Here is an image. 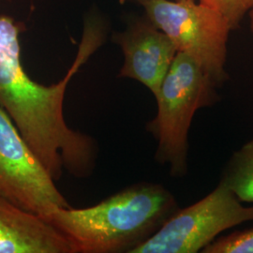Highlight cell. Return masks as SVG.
Returning a JSON list of instances; mask_svg holds the SVG:
<instances>
[{
	"instance_id": "obj_1",
	"label": "cell",
	"mask_w": 253,
	"mask_h": 253,
	"mask_svg": "<svg viewBox=\"0 0 253 253\" xmlns=\"http://www.w3.org/2000/svg\"><path fill=\"white\" fill-rule=\"evenodd\" d=\"M20 32L13 19L0 16V108L7 113L54 181L64 171L86 177L96 165L97 144L91 136L67 125L64 98L73 75L103 43L104 28L97 22H85L73 66L61 81L52 85L37 83L25 71Z\"/></svg>"
},
{
	"instance_id": "obj_2",
	"label": "cell",
	"mask_w": 253,
	"mask_h": 253,
	"mask_svg": "<svg viewBox=\"0 0 253 253\" xmlns=\"http://www.w3.org/2000/svg\"><path fill=\"white\" fill-rule=\"evenodd\" d=\"M179 208L163 185L140 182L90 208H59L42 218L72 242L76 253H129Z\"/></svg>"
},
{
	"instance_id": "obj_3",
	"label": "cell",
	"mask_w": 253,
	"mask_h": 253,
	"mask_svg": "<svg viewBox=\"0 0 253 253\" xmlns=\"http://www.w3.org/2000/svg\"><path fill=\"white\" fill-rule=\"evenodd\" d=\"M217 86L189 54L177 52L155 99L158 112L146 125L158 142L156 162L167 165L173 177L187 175L189 131L195 113L212 107Z\"/></svg>"
},
{
	"instance_id": "obj_4",
	"label": "cell",
	"mask_w": 253,
	"mask_h": 253,
	"mask_svg": "<svg viewBox=\"0 0 253 253\" xmlns=\"http://www.w3.org/2000/svg\"><path fill=\"white\" fill-rule=\"evenodd\" d=\"M146 18L189 54L217 86L229 76L227 42L232 27L215 9L194 0H139Z\"/></svg>"
},
{
	"instance_id": "obj_5",
	"label": "cell",
	"mask_w": 253,
	"mask_h": 253,
	"mask_svg": "<svg viewBox=\"0 0 253 253\" xmlns=\"http://www.w3.org/2000/svg\"><path fill=\"white\" fill-rule=\"evenodd\" d=\"M253 220V206L245 207L222 183L188 208H179L144 243L129 253H196L228 229Z\"/></svg>"
},
{
	"instance_id": "obj_6",
	"label": "cell",
	"mask_w": 253,
	"mask_h": 253,
	"mask_svg": "<svg viewBox=\"0 0 253 253\" xmlns=\"http://www.w3.org/2000/svg\"><path fill=\"white\" fill-rule=\"evenodd\" d=\"M7 113L0 108V197L43 217L71 206Z\"/></svg>"
},
{
	"instance_id": "obj_7",
	"label": "cell",
	"mask_w": 253,
	"mask_h": 253,
	"mask_svg": "<svg viewBox=\"0 0 253 253\" xmlns=\"http://www.w3.org/2000/svg\"><path fill=\"white\" fill-rule=\"evenodd\" d=\"M113 40L124 56L118 76L141 83L156 97L177 54L170 38L145 18L130 23Z\"/></svg>"
},
{
	"instance_id": "obj_8",
	"label": "cell",
	"mask_w": 253,
	"mask_h": 253,
	"mask_svg": "<svg viewBox=\"0 0 253 253\" xmlns=\"http://www.w3.org/2000/svg\"><path fill=\"white\" fill-rule=\"evenodd\" d=\"M0 253H76L72 242L36 213L0 197Z\"/></svg>"
},
{
	"instance_id": "obj_9",
	"label": "cell",
	"mask_w": 253,
	"mask_h": 253,
	"mask_svg": "<svg viewBox=\"0 0 253 253\" xmlns=\"http://www.w3.org/2000/svg\"><path fill=\"white\" fill-rule=\"evenodd\" d=\"M219 182L241 203L253 204V139L233 153Z\"/></svg>"
},
{
	"instance_id": "obj_10",
	"label": "cell",
	"mask_w": 253,
	"mask_h": 253,
	"mask_svg": "<svg viewBox=\"0 0 253 253\" xmlns=\"http://www.w3.org/2000/svg\"><path fill=\"white\" fill-rule=\"evenodd\" d=\"M202 253H253V228L215 238Z\"/></svg>"
},
{
	"instance_id": "obj_11",
	"label": "cell",
	"mask_w": 253,
	"mask_h": 253,
	"mask_svg": "<svg viewBox=\"0 0 253 253\" xmlns=\"http://www.w3.org/2000/svg\"><path fill=\"white\" fill-rule=\"evenodd\" d=\"M226 19L232 29L239 25L245 14L253 8V0H200Z\"/></svg>"
},
{
	"instance_id": "obj_12",
	"label": "cell",
	"mask_w": 253,
	"mask_h": 253,
	"mask_svg": "<svg viewBox=\"0 0 253 253\" xmlns=\"http://www.w3.org/2000/svg\"><path fill=\"white\" fill-rule=\"evenodd\" d=\"M250 18H251V28L253 33V8L250 10Z\"/></svg>"
},
{
	"instance_id": "obj_13",
	"label": "cell",
	"mask_w": 253,
	"mask_h": 253,
	"mask_svg": "<svg viewBox=\"0 0 253 253\" xmlns=\"http://www.w3.org/2000/svg\"><path fill=\"white\" fill-rule=\"evenodd\" d=\"M131 1H138L139 2V0H131Z\"/></svg>"
}]
</instances>
